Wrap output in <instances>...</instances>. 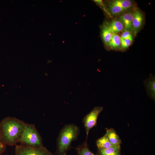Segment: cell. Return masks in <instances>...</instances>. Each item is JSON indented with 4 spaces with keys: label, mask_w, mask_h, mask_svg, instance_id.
<instances>
[{
    "label": "cell",
    "mask_w": 155,
    "mask_h": 155,
    "mask_svg": "<svg viewBox=\"0 0 155 155\" xmlns=\"http://www.w3.org/2000/svg\"><path fill=\"white\" fill-rule=\"evenodd\" d=\"M19 142L33 148L43 146L42 138L33 124L26 123Z\"/></svg>",
    "instance_id": "cell-3"
},
{
    "label": "cell",
    "mask_w": 155,
    "mask_h": 155,
    "mask_svg": "<svg viewBox=\"0 0 155 155\" xmlns=\"http://www.w3.org/2000/svg\"><path fill=\"white\" fill-rule=\"evenodd\" d=\"M15 146V155H53L44 146L33 148L21 144Z\"/></svg>",
    "instance_id": "cell-4"
},
{
    "label": "cell",
    "mask_w": 155,
    "mask_h": 155,
    "mask_svg": "<svg viewBox=\"0 0 155 155\" xmlns=\"http://www.w3.org/2000/svg\"><path fill=\"white\" fill-rule=\"evenodd\" d=\"M120 38L121 47L123 49H126L130 46L132 41L129 40Z\"/></svg>",
    "instance_id": "cell-18"
},
{
    "label": "cell",
    "mask_w": 155,
    "mask_h": 155,
    "mask_svg": "<svg viewBox=\"0 0 155 155\" xmlns=\"http://www.w3.org/2000/svg\"><path fill=\"white\" fill-rule=\"evenodd\" d=\"M87 140L75 148L78 155H96L90 150Z\"/></svg>",
    "instance_id": "cell-12"
},
{
    "label": "cell",
    "mask_w": 155,
    "mask_h": 155,
    "mask_svg": "<svg viewBox=\"0 0 155 155\" xmlns=\"http://www.w3.org/2000/svg\"><path fill=\"white\" fill-rule=\"evenodd\" d=\"M25 124L15 117H5L1 121L0 139L6 145H15L19 142Z\"/></svg>",
    "instance_id": "cell-1"
},
{
    "label": "cell",
    "mask_w": 155,
    "mask_h": 155,
    "mask_svg": "<svg viewBox=\"0 0 155 155\" xmlns=\"http://www.w3.org/2000/svg\"><path fill=\"white\" fill-rule=\"evenodd\" d=\"M110 3L117 5L126 10L131 7L132 4L131 1L129 0H115L113 1Z\"/></svg>",
    "instance_id": "cell-16"
},
{
    "label": "cell",
    "mask_w": 155,
    "mask_h": 155,
    "mask_svg": "<svg viewBox=\"0 0 155 155\" xmlns=\"http://www.w3.org/2000/svg\"><path fill=\"white\" fill-rule=\"evenodd\" d=\"M96 155H121L120 145L112 146L105 150H98Z\"/></svg>",
    "instance_id": "cell-10"
},
{
    "label": "cell",
    "mask_w": 155,
    "mask_h": 155,
    "mask_svg": "<svg viewBox=\"0 0 155 155\" xmlns=\"http://www.w3.org/2000/svg\"><path fill=\"white\" fill-rule=\"evenodd\" d=\"M103 109L102 106H96L83 117L82 122L85 129L86 139H87L90 130L96 126L98 116Z\"/></svg>",
    "instance_id": "cell-5"
},
{
    "label": "cell",
    "mask_w": 155,
    "mask_h": 155,
    "mask_svg": "<svg viewBox=\"0 0 155 155\" xmlns=\"http://www.w3.org/2000/svg\"><path fill=\"white\" fill-rule=\"evenodd\" d=\"M94 1L96 3H97L100 6H101L103 9V10L108 15L111 16L110 12L107 10L105 7L104 4L103 3V1L101 0H94Z\"/></svg>",
    "instance_id": "cell-20"
},
{
    "label": "cell",
    "mask_w": 155,
    "mask_h": 155,
    "mask_svg": "<svg viewBox=\"0 0 155 155\" xmlns=\"http://www.w3.org/2000/svg\"><path fill=\"white\" fill-rule=\"evenodd\" d=\"M96 145L98 150H105L111 147L113 145L104 135L96 140Z\"/></svg>",
    "instance_id": "cell-13"
},
{
    "label": "cell",
    "mask_w": 155,
    "mask_h": 155,
    "mask_svg": "<svg viewBox=\"0 0 155 155\" xmlns=\"http://www.w3.org/2000/svg\"><path fill=\"white\" fill-rule=\"evenodd\" d=\"M105 24L113 34H117L124 29L123 25L120 20H114Z\"/></svg>",
    "instance_id": "cell-11"
},
{
    "label": "cell",
    "mask_w": 155,
    "mask_h": 155,
    "mask_svg": "<svg viewBox=\"0 0 155 155\" xmlns=\"http://www.w3.org/2000/svg\"><path fill=\"white\" fill-rule=\"evenodd\" d=\"M109 7L111 13L113 15L119 14L126 10L117 5L111 3H110Z\"/></svg>",
    "instance_id": "cell-17"
},
{
    "label": "cell",
    "mask_w": 155,
    "mask_h": 155,
    "mask_svg": "<svg viewBox=\"0 0 155 155\" xmlns=\"http://www.w3.org/2000/svg\"><path fill=\"white\" fill-rule=\"evenodd\" d=\"M80 133L79 127L76 125L70 123L65 125L60 130L57 139V155H67L72 147V142L76 140Z\"/></svg>",
    "instance_id": "cell-2"
},
{
    "label": "cell",
    "mask_w": 155,
    "mask_h": 155,
    "mask_svg": "<svg viewBox=\"0 0 155 155\" xmlns=\"http://www.w3.org/2000/svg\"><path fill=\"white\" fill-rule=\"evenodd\" d=\"M105 134L111 143L113 145H120L121 140L113 128L106 129Z\"/></svg>",
    "instance_id": "cell-9"
},
{
    "label": "cell",
    "mask_w": 155,
    "mask_h": 155,
    "mask_svg": "<svg viewBox=\"0 0 155 155\" xmlns=\"http://www.w3.org/2000/svg\"><path fill=\"white\" fill-rule=\"evenodd\" d=\"M0 129H1V121H0Z\"/></svg>",
    "instance_id": "cell-22"
},
{
    "label": "cell",
    "mask_w": 155,
    "mask_h": 155,
    "mask_svg": "<svg viewBox=\"0 0 155 155\" xmlns=\"http://www.w3.org/2000/svg\"><path fill=\"white\" fill-rule=\"evenodd\" d=\"M133 17V13L131 12L124 13L120 16V20L123 25L125 31L133 33L132 24Z\"/></svg>",
    "instance_id": "cell-8"
},
{
    "label": "cell",
    "mask_w": 155,
    "mask_h": 155,
    "mask_svg": "<svg viewBox=\"0 0 155 155\" xmlns=\"http://www.w3.org/2000/svg\"><path fill=\"white\" fill-rule=\"evenodd\" d=\"M6 145L0 139V155L5 152L6 149Z\"/></svg>",
    "instance_id": "cell-21"
},
{
    "label": "cell",
    "mask_w": 155,
    "mask_h": 155,
    "mask_svg": "<svg viewBox=\"0 0 155 155\" xmlns=\"http://www.w3.org/2000/svg\"><path fill=\"white\" fill-rule=\"evenodd\" d=\"M113 34L106 24H104L102 28V36L104 42L106 45L108 46L111 38Z\"/></svg>",
    "instance_id": "cell-15"
},
{
    "label": "cell",
    "mask_w": 155,
    "mask_h": 155,
    "mask_svg": "<svg viewBox=\"0 0 155 155\" xmlns=\"http://www.w3.org/2000/svg\"><path fill=\"white\" fill-rule=\"evenodd\" d=\"M144 84L147 93L149 97L153 100L155 98V75L150 74L149 78L144 82Z\"/></svg>",
    "instance_id": "cell-7"
},
{
    "label": "cell",
    "mask_w": 155,
    "mask_h": 155,
    "mask_svg": "<svg viewBox=\"0 0 155 155\" xmlns=\"http://www.w3.org/2000/svg\"><path fill=\"white\" fill-rule=\"evenodd\" d=\"M132 24L133 33L136 35L142 27L144 21L142 13L138 9H135L133 12Z\"/></svg>",
    "instance_id": "cell-6"
},
{
    "label": "cell",
    "mask_w": 155,
    "mask_h": 155,
    "mask_svg": "<svg viewBox=\"0 0 155 155\" xmlns=\"http://www.w3.org/2000/svg\"><path fill=\"white\" fill-rule=\"evenodd\" d=\"M108 46L113 50L120 49L121 46V38L117 34H113Z\"/></svg>",
    "instance_id": "cell-14"
},
{
    "label": "cell",
    "mask_w": 155,
    "mask_h": 155,
    "mask_svg": "<svg viewBox=\"0 0 155 155\" xmlns=\"http://www.w3.org/2000/svg\"><path fill=\"white\" fill-rule=\"evenodd\" d=\"M131 33L127 31H125L122 34L121 38L130 40L132 41L133 40V37Z\"/></svg>",
    "instance_id": "cell-19"
}]
</instances>
